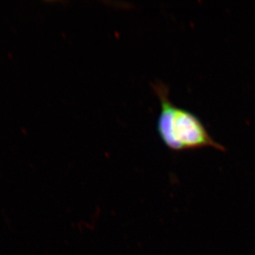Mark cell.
I'll return each instance as SVG.
<instances>
[{
    "mask_svg": "<svg viewBox=\"0 0 255 255\" xmlns=\"http://www.w3.org/2000/svg\"><path fill=\"white\" fill-rule=\"evenodd\" d=\"M151 88L160 102L157 131L162 141L173 151L211 147L226 151L223 144L214 140L195 114L181 109L169 99V88L161 80L152 83Z\"/></svg>",
    "mask_w": 255,
    "mask_h": 255,
    "instance_id": "6da1fadb",
    "label": "cell"
}]
</instances>
